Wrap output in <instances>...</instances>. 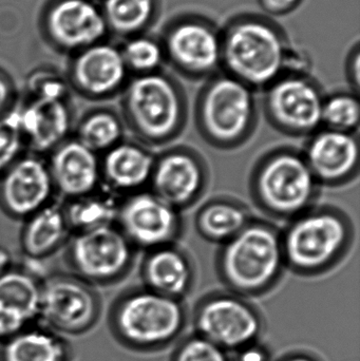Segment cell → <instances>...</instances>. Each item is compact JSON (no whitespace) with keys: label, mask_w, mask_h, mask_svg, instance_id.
Listing matches in <instances>:
<instances>
[{"label":"cell","mask_w":360,"mask_h":361,"mask_svg":"<svg viewBox=\"0 0 360 361\" xmlns=\"http://www.w3.org/2000/svg\"><path fill=\"white\" fill-rule=\"evenodd\" d=\"M325 95L313 78L289 71L266 87L262 109L268 124L291 137H309L323 127Z\"/></svg>","instance_id":"cell-11"},{"label":"cell","mask_w":360,"mask_h":361,"mask_svg":"<svg viewBox=\"0 0 360 361\" xmlns=\"http://www.w3.org/2000/svg\"><path fill=\"white\" fill-rule=\"evenodd\" d=\"M139 275L145 288L184 300L196 286L198 271L192 255L173 243L145 252Z\"/></svg>","instance_id":"cell-22"},{"label":"cell","mask_w":360,"mask_h":361,"mask_svg":"<svg viewBox=\"0 0 360 361\" xmlns=\"http://www.w3.org/2000/svg\"><path fill=\"white\" fill-rule=\"evenodd\" d=\"M120 199L101 186L93 192L63 201L61 205L72 235L116 224Z\"/></svg>","instance_id":"cell-27"},{"label":"cell","mask_w":360,"mask_h":361,"mask_svg":"<svg viewBox=\"0 0 360 361\" xmlns=\"http://www.w3.org/2000/svg\"><path fill=\"white\" fill-rule=\"evenodd\" d=\"M139 250L116 224L73 233L65 246L69 273L91 286H112L128 277Z\"/></svg>","instance_id":"cell-8"},{"label":"cell","mask_w":360,"mask_h":361,"mask_svg":"<svg viewBox=\"0 0 360 361\" xmlns=\"http://www.w3.org/2000/svg\"><path fill=\"white\" fill-rule=\"evenodd\" d=\"M25 152L27 147L15 106L8 114L0 116V176Z\"/></svg>","instance_id":"cell-33"},{"label":"cell","mask_w":360,"mask_h":361,"mask_svg":"<svg viewBox=\"0 0 360 361\" xmlns=\"http://www.w3.org/2000/svg\"><path fill=\"white\" fill-rule=\"evenodd\" d=\"M237 361H268V353L259 343H254L237 352Z\"/></svg>","instance_id":"cell-37"},{"label":"cell","mask_w":360,"mask_h":361,"mask_svg":"<svg viewBox=\"0 0 360 361\" xmlns=\"http://www.w3.org/2000/svg\"><path fill=\"white\" fill-rule=\"evenodd\" d=\"M66 78L72 91L101 102L120 94L130 73L120 47L104 40L71 55Z\"/></svg>","instance_id":"cell-16"},{"label":"cell","mask_w":360,"mask_h":361,"mask_svg":"<svg viewBox=\"0 0 360 361\" xmlns=\"http://www.w3.org/2000/svg\"><path fill=\"white\" fill-rule=\"evenodd\" d=\"M120 49L127 69L133 76L160 71L166 59L162 42L145 34L127 38Z\"/></svg>","instance_id":"cell-30"},{"label":"cell","mask_w":360,"mask_h":361,"mask_svg":"<svg viewBox=\"0 0 360 361\" xmlns=\"http://www.w3.org/2000/svg\"><path fill=\"white\" fill-rule=\"evenodd\" d=\"M319 186H346L359 173V143L354 133L321 127L309 137L302 150Z\"/></svg>","instance_id":"cell-19"},{"label":"cell","mask_w":360,"mask_h":361,"mask_svg":"<svg viewBox=\"0 0 360 361\" xmlns=\"http://www.w3.org/2000/svg\"><path fill=\"white\" fill-rule=\"evenodd\" d=\"M109 34L127 38L143 34L158 13V0H101Z\"/></svg>","instance_id":"cell-29"},{"label":"cell","mask_w":360,"mask_h":361,"mask_svg":"<svg viewBox=\"0 0 360 361\" xmlns=\"http://www.w3.org/2000/svg\"><path fill=\"white\" fill-rule=\"evenodd\" d=\"M12 255L4 246H0V277L14 267Z\"/></svg>","instance_id":"cell-39"},{"label":"cell","mask_w":360,"mask_h":361,"mask_svg":"<svg viewBox=\"0 0 360 361\" xmlns=\"http://www.w3.org/2000/svg\"><path fill=\"white\" fill-rule=\"evenodd\" d=\"M359 121L360 104L357 94L337 92L325 97L321 112L323 128L355 135Z\"/></svg>","instance_id":"cell-31"},{"label":"cell","mask_w":360,"mask_h":361,"mask_svg":"<svg viewBox=\"0 0 360 361\" xmlns=\"http://www.w3.org/2000/svg\"><path fill=\"white\" fill-rule=\"evenodd\" d=\"M355 235L348 212L331 204H315L281 231L287 269L304 278L331 273L350 254Z\"/></svg>","instance_id":"cell-1"},{"label":"cell","mask_w":360,"mask_h":361,"mask_svg":"<svg viewBox=\"0 0 360 361\" xmlns=\"http://www.w3.org/2000/svg\"><path fill=\"white\" fill-rule=\"evenodd\" d=\"M101 314V299L95 286L71 273L42 277L38 324L63 337L77 336L89 332Z\"/></svg>","instance_id":"cell-10"},{"label":"cell","mask_w":360,"mask_h":361,"mask_svg":"<svg viewBox=\"0 0 360 361\" xmlns=\"http://www.w3.org/2000/svg\"><path fill=\"white\" fill-rule=\"evenodd\" d=\"M249 191L262 214L289 222L316 204L321 186L302 150L280 146L258 159L249 175Z\"/></svg>","instance_id":"cell-5"},{"label":"cell","mask_w":360,"mask_h":361,"mask_svg":"<svg viewBox=\"0 0 360 361\" xmlns=\"http://www.w3.org/2000/svg\"><path fill=\"white\" fill-rule=\"evenodd\" d=\"M278 361H321L316 356L312 355L306 352H293V353L287 354L281 357Z\"/></svg>","instance_id":"cell-40"},{"label":"cell","mask_w":360,"mask_h":361,"mask_svg":"<svg viewBox=\"0 0 360 361\" xmlns=\"http://www.w3.org/2000/svg\"><path fill=\"white\" fill-rule=\"evenodd\" d=\"M55 195L46 157L27 152L0 176V209L13 220L25 221Z\"/></svg>","instance_id":"cell-17"},{"label":"cell","mask_w":360,"mask_h":361,"mask_svg":"<svg viewBox=\"0 0 360 361\" xmlns=\"http://www.w3.org/2000/svg\"><path fill=\"white\" fill-rule=\"evenodd\" d=\"M120 95L126 129L148 148L169 145L185 130L190 118L187 95L169 74L158 71L133 76Z\"/></svg>","instance_id":"cell-3"},{"label":"cell","mask_w":360,"mask_h":361,"mask_svg":"<svg viewBox=\"0 0 360 361\" xmlns=\"http://www.w3.org/2000/svg\"><path fill=\"white\" fill-rule=\"evenodd\" d=\"M55 193L63 201L101 186V156L72 135L46 157Z\"/></svg>","instance_id":"cell-21"},{"label":"cell","mask_w":360,"mask_h":361,"mask_svg":"<svg viewBox=\"0 0 360 361\" xmlns=\"http://www.w3.org/2000/svg\"><path fill=\"white\" fill-rule=\"evenodd\" d=\"M116 225L144 252L177 243L184 229L181 212L147 189L120 199Z\"/></svg>","instance_id":"cell-13"},{"label":"cell","mask_w":360,"mask_h":361,"mask_svg":"<svg viewBox=\"0 0 360 361\" xmlns=\"http://www.w3.org/2000/svg\"><path fill=\"white\" fill-rule=\"evenodd\" d=\"M46 42L73 55L109 35L101 6L95 0H50L40 17Z\"/></svg>","instance_id":"cell-14"},{"label":"cell","mask_w":360,"mask_h":361,"mask_svg":"<svg viewBox=\"0 0 360 361\" xmlns=\"http://www.w3.org/2000/svg\"><path fill=\"white\" fill-rule=\"evenodd\" d=\"M42 279L19 265L0 277V343L39 322Z\"/></svg>","instance_id":"cell-20"},{"label":"cell","mask_w":360,"mask_h":361,"mask_svg":"<svg viewBox=\"0 0 360 361\" xmlns=\"http://www.w3.org/2000/svg\"><path fill=\"white\" fill-rule=\"evenodd\" d=\"M19 97L13 78L0 69V116L8 114L18 103Z\"/></svg>","instance_id":"cell-35"},{"label":"cell","mask_w":360,"mask_h":361,"mask_svg":"<svg viewBox=\"0 0 360 361\" xmlns=\"http://www.w3.org/2000/svg\"><path fill=\"white\" fill-rule=\"evenodd\" d=\"M67 339L37 324L0 343V361H71Z\"/></svg>","instance_id":"cell-26"},{"label":"cell","mask_w":360,"mask_h":361,"mask_svg":"<svg viewBox=\"0 0 360 361\" xmlns=\"http://www.w3.org/2000/svg\"><path fill=\"white\" fill-rule=\"evenodd\" d=\"M302 0H259L261 8L268 14L285 15L293 11Z\"/></svg>","instance_id":"cell-36"},{"label":"cell","mask_w":360,"mask_h":361,"mask_svg":"<svg viewBox=\"0 0 360 361\" xmlns=\"http://www.w3.org/2000/svg\"><path fill=\"white\" fill-rule=\"evenodd\" d=\"M215 267L230 292L247 299L268 295L279 286L287 269L280 229L253 218L238 235L219 246Z\"/></svg>","instance_id":"cell-2"},{"label":"cell","mask_w":360,"mask_h":361,"mask_svg":"<svg viewBox=\"0 0 360 361\" xmlns=\"http://www.w3.org/2000/svg\"><path fill=\"white\" fill-rule=\"evenodd\" d=\"M126 126L122 116L111 108H93L74 125L73 137L82 145L101 154L125 140Z\"/></svg>","instance_id":"cell-28"},{"label":"cell","mask_w":360,"mask_h":361,"mask_svg":"<svg viewBox=\"0 0 360 361\" xmlns=\"http://www.w3.org/2000/svg\"><path fill=\"white\" fill-rule=\"evenodd\" d=\"M162 44L165 57L186 78H211L221 66V34L204 19H178L165 32Z\"/></svg>","instance_id":"cell-15"},{"label":"cell","mask_w":360,"mask_h":361,"mask_svg":"<svg viewBox=\"0 0 360 361\" xmlns=\"http://www.w3.org/2000/svg\"><path fill=\"white\" fill-rule=\"evenodd\" d=\"M71 92L66 75L49 68H40L32 72L25 82L27 99H71Z\"/></svg>","instance_id":"cell-32"},{"label":"cell","mask_w":360,"mask_h":361,"mask_svg":"<svg viewBox=\"0 0 360 361\" xmlns=\"http://www.w3.org/2000/svg\"><path fill=\"white\" fill-rule=\"evenodd\" d=\"M252 220V212L240 200L216 197L199 208L194 227L203 240L220 246L238 235Z\"/></svg>","instance_id":"cell-25"},{"label":"cell","mask_w":360,"mask_h":361,"mask_svg":"<svg viewBox=\"0 0 360 361\" xmlns=\"http://www.w3.org/2000/svg\"><path fill=\"white\" fill-rule=\"evenodd\" d=\"M170 361H230L228 352L198 334L180 339Z\"/></svg>","instance_id":"cell-34"},{"label":"cell","mask_w":360,"mask_h":361,"mask_svg":"<svg viewBox=\"0 0 360 361\" xmlns=\"http://www.w3.org/2000/svg\"><path fill=\"white\" fill-rule=\"evenodd\" d=\"M192 324L196 334L228 353L258 343L266 326L261 312L249 299L228 290L202 297L194 307Z\"/></svg>","instance_id":"cell-9"},{"label":"cell","mask_w":360,"mask_h":361,"mask_svg":"<svg viewBox=\"0 0 360 361\" xmlns=\"http://www.w3.org/2000/svg\"><path fill=\"white\" fill-rule=\"evenodd\" d=\"M23 222L19 244L29 260L50 258L65 247L72 235L59 202L53 201Z\"/></svg>","instance_id":"cell-24"},{"label":"cell","mask_w":360,"mask_h":361,"mask_svg":"<svg viewBox=\"0 0 360 361\" xmlns=\"http://www.w3.org/2000/svg\"><path fill=\"white\" fill-rule=\"evenodd\" d=\"M359 51L356 48L354 54L351 56V61L348 66L349 82L355 92H359Z\"/></svg>","instance_id":"cell-38"},{"label":"cell","mask_w":360,"mask_h":361,"mask_svg":"<svg viewBox=\"0 0 360 361\" xmlns=\"http://www.w3.org/2000/svg\"><path fill=\"white\" fill-rule=\"evenodd\" d=\"M154 157L139 142L123 140L101 156V186L120 197L146 190Z\"/></svg>","instance_id":"cell-23"},{"label":"cell","mask_w":360,"mask_h":361,"mask_svg":"<svg viewBox=\"0 0 360 361\" xmlns=\"http://www.w3.org/2000/svg\"><path fill=\"white\" fill-rule=\"evenodd\" d=\"M209 167L194 147L178 145L154 157L149 190L179 212L196 205L209 186Z\"/></svg>","instance_id":"cell-12"},{"label":"cell","mask_w":360,"mask_h":361,"mask_svg":"<svg viewBox=\"0 0 360 361\" xmlns=\"http://www.w3.org/2000/svg\"><path fill=\"white\" fill-rule=\"evenodd\" d=\"M199 135L215 149L242 147L255 135L259 109L254 90L228 74L209 78L194 110Z\"/></svg>","instance_id":"cell-7"},{"label":"cell","mask_w":360,"mask_h":361,"mask_svg":"<svg viewBox=\"0 0 360 361\" xmlns=\"http://www.w3.org/2000/svg\"><path fill=\"white\" fill-rule=\"evenodd\" d=\"M289 47L283 32L266 19L243 16L221 34V65L249 88L270 86L289 72Z\"/></svg>","instance_id":"cell-6"},{"label":"cell","mask_w":360,"mask_h":361,"mask_svg":"<svg viewBox=\"0 0 360 361\" xmlns=\"http://www.w3.org/2000/svg\"><path fill=\"white\" fill-rule=\"evenodd\" d=\"M16 109L27 152L46 157L73 135L75 112L72 99L23 97Z\"/></svg>","instance_id":"cell-18"},{"label":"cell","mask_w":360,"mask_h":361,"mask_svg":"<svg viewBox=\"0 0 360 361\" xmlns=\"http://www.w3.org/2000/svg\"><path fill=\"white\" fill-rule=\"evenodd\" d=\"M188 322L183 300L170 298L145 286H133L118 295L109 312L114 338L131 351L150 353L181 339Z\"/></svg>","instance_id":"cell-4"}]
</instances>
